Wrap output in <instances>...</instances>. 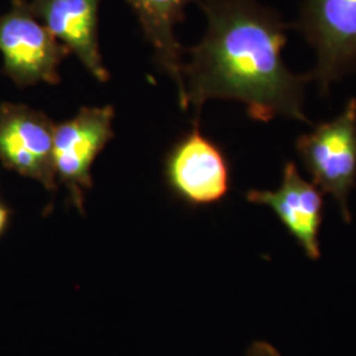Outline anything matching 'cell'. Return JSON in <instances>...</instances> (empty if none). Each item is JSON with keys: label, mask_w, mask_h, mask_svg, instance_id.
I'll return each instance as SVG.
<instances>
[{"label": "cell", "mask_w": 356, "mask_h": 356, "mask_svg": "<svg viewBox=\"0 0 356 356\" xmlns=\"http://www.w3.org/2000/svg\"><path fill=\"white\" fill-rule=\"evenodd\" d=\"M323 195L310 179L301 176L294 161H288L276 191L252 189L247 191L245 200L270 209L306 257L317 261L321 259L319 231L323 222Z\"/></svg>", "instance_id": "8"}, {"label": "cell", "mask_w": 356, "mask_h": 356, "mask_svg": "<svg viewBox=\"0 0 356 356\" xmlns=\"http://www.w3.org/2000/svg\"><path fill=\"white\" fill-rule=\"evenodd\" d=\"M139 17L143 32L152 44L157 61L177 86L178 99L182 107L185 86L182 78V47L175 36V26L185 17V8L200 0H127Z\"/></svg>", "instance_id": "10"}, {"label": "cell", "mask_w": 356, "mask_h": 356, "mask_svg": "<svg viewBox=\"0 0 356 356\" xmlns=\"http://www.w3.org/2000/svg\"><path fill=\"white\" fill-rule=\"evenodd\" d=\"M0 51L4 74L20 88L60 83L58 67L72 53L38 22L24 0H13L11 10L0 16Z\"/></svg>", "instance_id": "4"}, {"label": "cell", "mask_w": 356, "mask_h": 356, "mask_svg": "<svg viewBox=\"0 0 356 356\" xmlns=\"http://www.w3.org/2000/svg\"><path fill=\"white\" fill-rule=\"evenodd\" d=\"M114 107H83L70 120L56 126L53 160L56 177L66 186L72 204L83 213L85 191L92 186L91 166L114 138Z\"/></svg>", "instance_id": "5"}, {"label": "cell", "mask_w": 356, "mask_h": 356, "mask_svg": "<svg viewBox=\"0 0 356 356\" xmlns=\"http://www.w3.org/2000/svg\"><path fill=\"white\" fill-rule=\"evenodd\" d=\"M54 129L56 124L44 113L24 104H0L1 164L36 179L47 191H56Z\"/></svg>", "instance_id": "6"}, {"label": "cell", "mask_w": 356, "mask_h": 356, "mask_svg": "<svg viewBox=\"0 0 356 356\" xmlns=\"http://www.w3.org/2000/svg\"><path fill=\"white\" fill-rule=\"evenodd\" d=\"M8 220H10V210L3 204H0V235L4 232V229H7Z\"/></svg>", "instance_id": "12"}, {"label": "cell", "mask_w": 356, "mask_h": 356, "mask_svg": "<svg viewBox=\"0 0 356 356\" xmlns=\"http://www.w3.org/2000/svg\"><path fill=\"white\" fill-rule=\"evenodd\" d=\"M244 356H281V354L273 344L257 341L248 347Z\"/></svg>", "instance_id": "11"}, {"label": "cell", "mask_w": 356, "mask_h": 356, "mask_svg": "<svg viewBox=\"0 0 356 356\" xmlns=\"http://www.w3.org/2000/svg\"><path fill=\"white\" fill-rule=\"evenodd\" d=\"M102 0H32L29 10L60 40L92 76L107 82L110 74L98 45V10Z\"/></svg>", "instance_id": "9"}, {"label": "cell", "mask_w": 356, "mask_h": 356, "mask_svg": "<svg viewBox=\"0 0 356 356\" xmlns=\"http://www.w3.org/2000/svg\"><path fill=\"white\" fill-rule=\"evenodd\" d=\"M310 181L330 195L346 223H351L350 195L356 185V98L334 119L314 124L296 140Z\"/></svg>", "instance_id": "2"}, {"label": "cell", "mask_w": 356, "mask_h": 356, "mask_svg": "<svg viewBox=\"0 0 356 356\" xmlns=\"http://www.w3.org/2000/svg\"><path fill=\"white\" fill-rule=\"evenodd\" d=\"M166 178L179 198L204 206L219 202L229 191V165L216 143L204 138L198 123L178 141L166 161Z\"/></svg>", "instance_id": "7"}, {"label": "cell", "mask_w": 356, "mask_h": 356, "mask_svg": "<svg viewBox=\"0 0 356 356\" xmlns=\"http://www.w3.org/2000/svg\"><path fill=\"white\" fill-rule=\"evenodd\" d=\"M296 26L316 53L310 82L326 95L356 69V0H305Z\"/></svg>", "instance_id": "3"}, {"label": "cell", "mask_w": 356, "mask_h": 356, "mask_svg": "<svg viewBox=\"0 0 356 356\" xmlns=\"http://www.w3.org/2000/svg\"><path fill=\"white\" fill-rule=\"evenodd\" d=\"M207 17L202 41L188 49L184 64L182 110L197 114L211 99L245 104L256 122L286 118L312 124L305 113L309 74H296L282 51L288 26L279 13L256 0H200Z\"/></svg>", "instance_id": "1"}]
</instances>
